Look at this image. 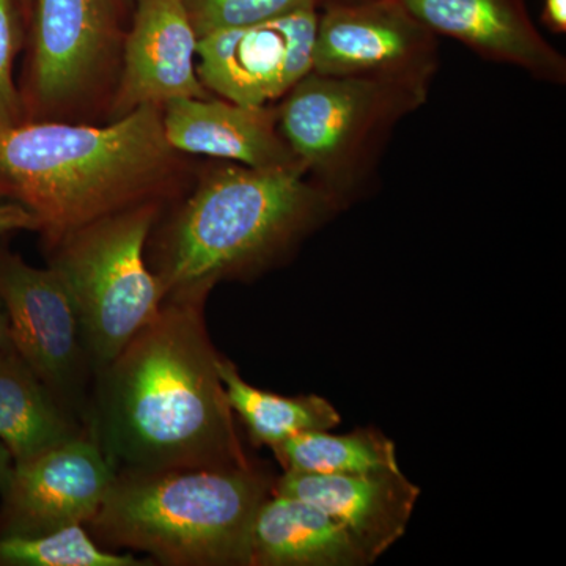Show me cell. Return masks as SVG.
I'll return each mask as SVG.
<instances>
[{
    "instance_id": "6da1fadb",
    "label": "cell",
    "mask_w": 566,
    "mask_h": 566,
    "mask_svg": "<svg viewBox=\"0 0 566 566\" xmlns=\"http://www.w3.org/2000/svg\"><path fill=\"white\" fill-rule=\"evenodd\" d=\"M202 297L164 301L95 376L88 431L115 474L241 468L245 452Z\"/></svg>"
},
{
    "instance_id": "7a4b0ae2",
    "label": "cell",
    "mask_w": 566,
    "mask_h": 566,
    "mask_svg": "<svg viewBox=\"0 0 566 566\" xmlns=\"http://www.w3.org/2000/svg\"><path fill=\"white\" fill-rule=\"evenodd\" d=\"M186 156L155 104L106 125L24 122L0 132V197L35 212L46 248L115 212L180 199L197 170Z\"/></svg>"
},
{
    "instance_id": "3957f363",
    "label": "cell",
    "mask_w": 566,
    "mask_h": 566,
    "mask_svg": "<svg viewBox=\"0 0 566 566\" xmlns=\"http://www.w3.org/2000/svg\"><path fill=\"white\" fill-rule=\"evenodd\" d=\"M172 205L145 251L164 301L208 300L218 283L259 277L342 212L301 167L229 161L197 169L181 202Z\"/></svg>"
},
{
    "instance_id": "277c9868",
    "label": "cell",
    "mask_w": 566,
    "mask_h": 566,
    "mask_svg": "<svg viewBox=\"0 0 566 566\" xmlns=\"http://www.w3.org/2000/svg\"><path fill=\"white\" fill-rule=\"evenodd\" d=\"M275 475L241 468L118 472L85 524L104 549H129L164 566H249L253 517Z\"/></svg>"
},
{
    "instance_id": "5b68a950",
    "label": "cell",
    "mask_w": 566,
    "mask_h": 566,
    "mask_svg": "<svg viewBox=\"0 0 566 566\" xmlns=\"http://www.w3.org/2000/svg\"><path fill=\"white\" fill-rule=\"evenodd\" d=\"M428 95L312 71L275 103L279 132L308 180L345 211L371 192L395 129Z\"/></svg>"
},
{
    "instance_id": "8992f818",
    "label": "cell",
    "mask_w": 566,
    "mask_h": 566,
    "mask_svg": "<svg viewBox=\"0 0 566 566\" xmlns=\"http://www.w3.org/2000/svg\"><path fill=\"white\" fill-rule=\"evenodd\" d=\"M167 205L145 203L63 234L44 248L76 314L95 374L155 318L161 282L147 263L148 238Z\"/></svg>"
},
{
    "instance_id": "52a82bcc",
    "label": "cell",
    "mask_w": 566,
    "mask_h": 566,
    "mask_svg": "<svg viewBox=\"0 0 566 566\" xmlns=\"http://www.w3.org/2000/svg\"><path fill=\"white\" fill-rule=\"evenodd\" d=\"M21 81L25 122H74L109 112L125 36L112 0H32Z\"/></svg>"
},
{
    "instance_id": "ba28073f",
    "label": "cell",
    "mask_w": 566,
    "mask_h": 566,
    "mask_svg": "<svg viewBox=\"0 0 566 566\" xmlns=\"http://www.w3.org/2000/svg\"><path fill=\"white\" fill-rule=\"evenodd\" d=\"M0 300L14 349L59 401L88 430L93 367L80 316L61 277L0 245Z\"/></svg>"
},
{
    "instance_id": "9c48e42d",
    "label": "cell",
    "mask_w": 566,
    "mask_h": 566,
    "mask_svg": "<svg viewBox=\"0 0 566 566\" xmlns=\"http://www.w3.org/2000/svg\"><path fill=\"white\" fill-rule=\"evenodd\" d=\"M438 39L397 0L324 6L316 20L312 71L430 93L439 70Z\"/></svg>"
},
{
    "instance_id": "30bf717a",
    "label": "cell",
    "mask_w": 566,
    "mask_h": 566,
    "mask_svg": "<svg viewBox=\"0 0 566 566\" xmlns=\"http://www.w3.org/2000/svg\"><path fill=\"white\" fill-rule=\"evenodd\" d=\"M316 9L208 33L197 43V74L212 96L271 106L314 70Z\"/></svg>"
},
{
    "instance_id": "8fae6325",
    "label": "cell",
    "mask_w": 566,
    "mask_h": 566,
    "mask_svg": "<svg viewBox=\"0 0 566 566\" xmlns=\"http://www.w3.org/2000/svg\"><path fill=\"white\" fill-rule=\"evenodd\" d=\"M115 472L92 433L13 463L0 493V536L48 535L98 513Z\"/></svg>"
},
{
    "instance_id": "7c38bea8",
    "label": "cell",
    "mask_w": 566,
    "mask_h": 566,
    "mask_svg": "<svg viewBox=\"0 0 566 566\" xmlns=\"http://www.w3.org/2000/svg\"><path fill=\"white\" fill-rule=\"evenodd\" d=\"M197 43L185 0H136L107 117L175 98H210L197 74Z\"/></svg>"
},
{
    "instance_id": "4fadbf2b",
    "label": "cell",
    "mask_w": 566,
    "mask_h": 566,
    "mask_svg": "<svg viewBox=\"0 0 566 566\" xmlns=\"http://www.w3.org/2000/svg\"><path fill=\"white\" fill-rule=\"evenodd\" d=\"M436 36L483 61L513 66L549 85L566 82V59L532 21L526 0H397Z\"/></svg>"
},
{
    "instance_id": "5bb4252c",
    "label": "cell",
    "mask_w": 566,
    "mask_h": 566,
    "mask_svg": "<svg viewBox=\"0 0 566 566\" xmlns=\"http://www.w3.org/2000/svg\"><path fill=\"white\" fill-rule=\"evenodd\" d=\"M273 494L303 499L348 528L371 564L406 534L420 488L400 469L365 474L275 475Z\"/></svg>"
},
{
    "instance_id": "9a60e30c",
    "label": "cell",
    "mask_w": 566,
    "mask_h": 566,
    "mask_svg": "<svg viewBox=\"0 0 566 566\" xmlns=\"http://www.w3.org/2000/svg\"><path fill=\"white\" fill-rule=\"evenodd\" d=\"M163 128L170 147L182 155L253 169L301 167L279 132L275 104L243 106L219 96L175 98L163 104Z\"/></svg>"
},
{
    "instance_id": "2e32d148",
    "label": "cell",
    "mask_w": 566,
    "mask_h": 566,
    "mask_svg": "<svg viewBox=\"0 0 566 566\" xmlns=\"http://www.w3.org/2000/svg\"><path fill=\"white\" fill-rule=\"evenodd\" d=\"M344 524L303 499L271 494L256 510L249 566H365Z\"/></svg>"
},
{
    "instance_id": "e0dca14e",
    "label": "cell",
    "mask_w": 566,
    "mask_h": 566,
    "mask_svg": "<svg viewBox=\"0 0 566 566\" xmlns=\"http://www.w3.org/2000/svg\"><path fill=\"white\" fill-rule=\"evenodd\" d=\"M91 433L41 382L13 344L0 349V442L13 463Z\"/></svg>"
},
{
    "instance_id": "ac0fdd59",
    "label": "cell",
    "mask_w": 566,
    "mask_h": 566,
    "mask_svg": "<svg viewBox=\"0 0 566 566\" xmlns=\"http://www.w3.org/2000/svg\"><path fill=\"white\" fill-rule=\"evenodd\" d=\"M219 375L227 400L255 447L266 446L273 450L293 436L333 430L340 423V415L326 398L314 394L285 397L256 389L240 375L237 365L223 356L219 360Z\"/></svg>"
},
{
    "instance_id": "d6986e66",
    "label": "cell",
    "mask_w": 566,
    "mask_h": 566,
    "mask_svg": "<svg viewBox=\"0 0 566 566\" xmlns=\"http://www.w3.org/2000/svg\"><path fill=\"white\" fill-rule=\"evenodd\" d=\"M273 452L283 472L296 474L345 475L400 469L394 442L375 428L346 434L305 431L286 439Z\"/></svg>"
},
{
    "instance_id": "ffe728a7",
    "label": "cell",
    "mask_w": 566,
    "mask_h": 566,
    "mask_svg": "<svg viewBox=\"0 0 566 566\" xmlns=\"http://www.w3.org/2000/svg\"><path fill=\"white\" fill-rule=\"evenodd\" d=\"M133 554L104 549L84 526L48 535L0 536V566H147Z\"/></svg>"
},
{
    "instance_id": "44dd1931",
    "label": "cell",
    "mask_w": 566,
    "mask_h": 566,
    "mask_svg": "<svg viewBox=\"0 0 566 566\" xmlns=\"http://www.w3.org/2000/svg\"><path fill=\"white\" fill-rule=\"evenodd\" d=\"M197 39L223 29L243 28L294 11L322 9L323 0H185Z\"/></svg>"
},
{
    "instance_id": "7402d4cb",
    "label": "cell",
    "mask_w": 566,
    "mask_h": 566,
    "mask_svg": "<svg viewBox=\"0 0 566 566\" xmlns=\"http://www.w3.org/2000/svg\"><path fill=\"white\" fill-rule=\"evenodd\" d=\"M20 25L13 0H0V132L25 122L20 88L13 80L20 50Z\"/></svg>"
},
{
    "instance_id": "603a6c76",
    "label": "cell",
    "mask_w": 566,
    "mask_h": 566,
    "mask_svg": "<svg viewBox=\"0 0 566 566\" xmlns=\"http://www.w3.org/2000/svg\"><path fill=\"white\" fill-rule=\"evenodd\" d=\"M41 222L35 212L14 200L0 197V238L17 232L40 233Z\"/></svg>"
},
{
    "instance_id": "cb8c5ba5",
    "label": "cell",
    "mask_w": 566,
    "mask_h": 566,
    "mask_svg": "<svg viewBox=\"0 0 566 566\" xmlns=\"http://www.w3.org/2000/svg\"><path fill=\"white\" fill-rule=\"evenodd\" d=\"M542 20L551 31L566 32V0H543Z\"/></svg>"
},
{
    "instance_id": "d4e9b609",
    "label": "cell",
    "mask_w": 566,
    "mask_h": 566,
    "mask_svg": "<svg viewBox=\"0 0 566 566\" xmlns=\"http://www.w3.org/2000/svg\"><path fill=\"white\" fill-rule=\"evenodd\" d=\"M13 469V458H11L7 447L0 442V493L6 490L7 483Z\"/></svg>"
},
{
    "instance_id": "484cf974",
    "label": "cell",
    "mask_w": 566,
    "mask_h": 566,
    "mask_svg": "<svg viewBox=\"0 0 566 566\" xmlns=\"http://www.w3.org/2000/svg\"><path fill=\"white\" fill-rule=\"evenodd\" d=\"M11 345L9 316H7L6 307L0 300V349Z\"/></svg>"
},
{
    "instance_id": "4316f807",
    "label": "cell",
    "mask_w": 566,
    "mask_h": 566,
    "mask_svg": "<svg viewBox=\"0 0 566 566\" xmlns=\"http://www.w3.org/2000/svg\"><path fill=\"white\" fill-rule=\"evenodd\" d=\"M352 2H360V0H323V6H333V3H352Z\"/></svg>"
},
{
    "instance_id": "83f0119b",
    "label": "cell",
    "mask_w": 566,
    "mask_h": 566,
    "mask_svg": "<svg viewBox=\"0 0 566 566\" xmlns=\"http://www.w3.org/2000/svg\"><path fill=\"white\" fill-rule=\"evenodd\" d=\"M32 0H21V6L24 7L25 11H31Z\"/></svg>"
}]
</instances>
